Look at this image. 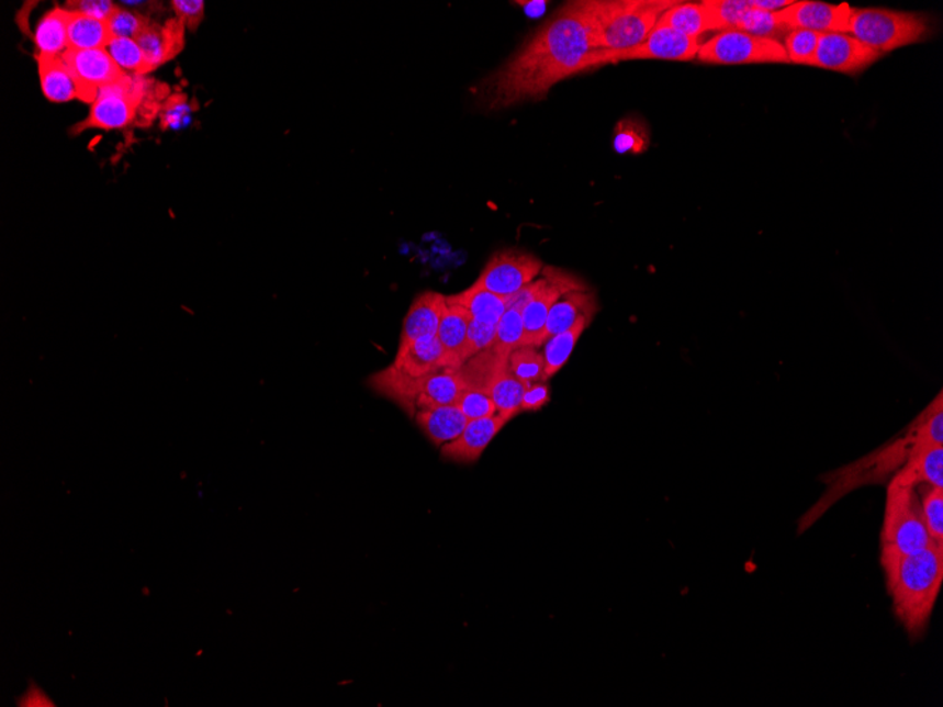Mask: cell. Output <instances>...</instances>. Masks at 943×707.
<instances>
[{
  "instance_id": "obj_1",
  "label": "cell",
  "mask_w": 943,
  "mask_h": 707,
  "mask_svg": "<svg viewBox=\"0 0 943 707\" xmlns=\"http://www.w3.org/2000/svg\"><path fill=\"white\" fill-rule=\"evenodd\" d=\"M596 52L584 4L568 3L481 83L478 96L482 106L498 111L528 99L546 98L562 79L595 68Z\"/></svg>"
},
{
  "instance_id": "obj_2",
  "label": "cell",
  "mask_w": 943,
  "mask_h": 707,
  "mask_svg": "<svg viewBox=\"0 0 943 707\" xmlns=\"http://www.w3.org/2000/svg\"><path fill=\"white\" fill-rule=\"evenodd\" d=\"M880 563L897 619L911 639H920L941 593L943 547L931 541L916 553L882 548Z\"/></svg>"
},
{
  "instance_id": "obj_3",
  "label": "cell",
  "mask_w": 943,
  "mask_h": 707,
  "mask_svg": "<svg viewBox=\"0 0 943 707\" xmlns=\"http://www.w3.org/2000/svg\"><path fill=\"white\" fill-rule=\"evenodd\" d=\"M671 0H596L582 2L594 30L597 49L625 52L643 43Z\"/></svg>"
},
{
  "instance_id": "obj_4",
  "label": "cell",
  "mask_w": 943,
  "mask_h": 707,
  "mask_svg": "<svg viewBox=\"0 0 943 707\" xmlns=\"http://www.w3.org/2000/svg\"><path fill=\"white\" fill-rule=\"evenodd\" d=\"M847 34L883 54L923 42L932 34V23L923 13L852 8Z\"/></svg>"
},
{
  "instance_id": "obj_5",
  "label": "cell",
  "mask_w": 943,
  "mask_h": 707,
  "mask_svg": "<svg viewBox=\"0 0 943 707\" xmlns=\"http://www.w3.org/2000/svg\"><path fill=\"white\" fill-rule=\"evenodd\" d=\"M923 520L920 487L890 481L880 534V547L902 553L925 550L931 543Z\"/></svg>"
},
{
  "instance_id": "obj_6",
  "label": "cell",
  "mask_w": 943,
  "mask_h": 707,
  "mask_svg": "<svg viewBox=\"0 0 943 707\" xmlns=\"http://www.w3.org/2000/svg\"><path fill=\"white\" fill-rule=\"evenodd\" d=\"M151 82L143 76L126 74L121 81L103 88L92 103L90 116L77 125L74 132L80 133L87 128L112 131L130 126L139 115Z\"/></svg>"
},
{
  "instance_id": "obj_7",
  "label": "cell",
  "mask_w": 943,
  "mask_h": 707,
  "mask_svg": "<svg viewBox=\"0 0 943 707\" xmlns=\"http://www.w3.org/2000/svg\"><path fill=\"white\" fill-rule=\"evenodd\" d=\"M696 58L700 63L718 64V66L788 63L782 42L752 36L739 30H725L718 36L700 44Z\"/></svg>"
},
{
  "instance_id": "obj_8",
  "label": "cell",
  "mask_w": 943,
  "mask_h": 707,
  "mask_svg": "<svg viewBox=\"0 0 943 707\" xmlns=\"http://www.w3.org/2000/svg\"><path fill=\"white\" fill-rule=\"evenodd\" d=\"M700 44L698 38L684 36L675 30L660 26L651 30L643 43L625 52H604L597 49L595 54V66L619 61H633V59H666V61H691L698 57Z\"/></svg>"
},
{
  "instance_id": "obj_9",
  "label": "cell",
  "mask_w": 943,
  "mask_h": 707,
  "mask_svg": "<svg viewBox=\"0 0 943 707\" xmlns=\"http://www.w3.org/2000/svg\"><path fill=\"white\" fill-rule=\"evenodd\" d=\"M542 269H545L542 261L527 251L516 249L497 251L489 259L475 284L493 294L508 296L532 283Z\"/></svg>"
},
{
  "instance_id": "obj_10",
  "label": "cell",
  "mask_w": 943,
  "mask_h": 707,
  "mask_svg": "<svg viewBox=\"0 0 943 707\" xmlns=\"http://www.w3.org/2000/svg\"><path fill=\"white\" fill-rule=\"evenodd\" d=\"M541 273L545 283L532 296L530 303L521 311L523 325H525V336H523L521 346H542V335L547 324L548 314L552 305L561 299L562 295L571 293V291H585L586 287L581 284L574 276L566 274L565 271L555 269V267H545Z\"/></svg>"
},
{
  "instance_id": "obj_11",
  "label": "cell",
  "mask_w": 943,
  "mask_h": 707,
  "mask_svg": "<svg viewBox=\"0 0 943 707\" xmlns=\"http://www.w3.org/2000/svg\"><path fill=\"white\" fill-rule=\"evenodd\" d=\"M77 83L78 99L93 103L103 88L121 81L127 72L117 66L106 49H67L61 56Z\"/></svg>"
},
{
  "instance_id": "obj_12",
  "label": "cell",
  "mask_w": 943,
  "mask_h": 707,
  "mask_svg": "<svg viewBox=\"0 0 943 707\" xmlns=\"http://www.w3.org/2000/svg\"><path fill=\"white\" fill-rule=\"evenodd\" d=\"M883 54L847 33H824L819 37L811 67L841 74H858L873 66Z\"/></svg>"
},
{
  "instance_id": "obj_13",
  "label": "cell",
  "mask_w": 943,
  "mask_h": 707,
  "mask_svg": "<svg viewBox=\"0 0 943 707\" xmlns=\"http://www.w3.org/2000/svg\"><path fill=\"white\" fill-rule=\"evenodd\" d=\"M852 7L849 3H823L812 0L793 2L774 12L775 19L788 30L802 29L817 33H847Z\"/></svg>"
},
{
  "instance_id": "obj_14",
  "label": "cell",
  "mask_w": 943,
  "mask_h": 707,
  "mask_svg": "<svg viewBox=\"0 0 943 707\" xmlns=\"http://www.w3.org/2000/svg\"><path fill=\"white\" fill-rule=\"evenodd\" d=\"M507 423L508 419L501 414L472 419L457 439L442 445V458L457 463L476 462Z\"/></svg>"
},
{
  "instance_id": "obj_15",
  "label": "cell",
  "mask_w": 943,
  "mask_h": 707,
  "mask_svg": "<svg viewBox=\"0 0 943 707\" xmlns=\"http://www.w3.org/2000/svg\"><path fill=\"white\" fill-rule=\"evenodd\" d=\"M447 305V296L436 291H424L419 294L403 321L397 352L407 349L418 339L436 336Z\"/></svg>"
},
{
  "instance_id": "obj_16",
  "label": "cell",
  "mask_w": 943,
  "mask_h": 707,
  "mask_svg": "<svg viewBox=\"0 0 943 707\" xmlns=\"http://www.w3.org/2000/svg\"><path fill=\"white\" fill-rule=\"evenodd\" d=\"M186 23L179 18L170 19L160 26L151 23L137 36L143 53L153 71L175 59L184 48Z\"/></svg>"
},
{
  "instance_id": "obj_17",
  "label": "cell",
  "mask_w": 943,
  "mask_h": 707,
  "mask_svg": "<svg viewBox=\"0 0 943 707\" xmlns=\"http://www.w3.org/2000/svg\"><path fill=\"white\" fill-rule=\"evenodd\" d=\"M891 481L906 486L943 489V445H917Z\"/></svg>"
},
{
  "instance_id": "obj_18",
  "label": "cell",
  "mask_w": 943,
  "mask_h": 707,
  "mask_svg": "<svg viewBox=\"0 0 943 707\" xmlns=\"http://www.w3.org/2000/svg\"><path fill=\"white\" fill-rule=\"evenodd\" d=\"M596 314V299L587 291H571L557 301L548 314L542 345L548 338L574 328L581 321L591 324Z\"/></svg>"
},
{
  "instance_id": "obj_19",
  "label": "cell",
  "mask_w": 943,
  "mask_h": 707,
  "mask_svg": "<svg viewBox=\"0 0 943 707\" xmlns=\"http://www.w3.org/2000/svg\"><path fill=\"white\" fill-rule=\"evenodd\" d=\"M465 389V383H463L458 369L444 368L424 375V378H418L416 383V413L419 409L453 405Z\"/></svg>"
},
{
  "instance_id": "obj_20",
  "label": "cell",
  "mask_w": 943,
  "mask_h": 707,
  "mask_svg": "<svg viewBox=\"0 0 943 707\" xmlns=\"http://www.w3.org/2000/svg\"><path fill=\"white\" fill-rule=\"evenodd\" d=\"M656 24L673 29L691 38H698L710 30H722L719 20L716 19L712 10L706 7L705 2H676L673 8L661 14Z\"/></svg>"
},
{
  "instance_id": "obj_21",
  "label": "cell",
  "mask_w": 943,
  "mask_h": 707,
  "mask_svg": "<svg viewBox=\"0 0 943 707\" xmlns=\"http://www.w3.org/2000/svg\"><path fill=\"white\" fill-rule=\"evenodd\" d=\"M416 423L426 437L437 447L452 442L465 429L469 419L465 414L453 405L444 407L419 409L414 415Z\"/></svg>"
},
{
  "instance_id": "obj_22",
  "label": "cell",
  "mask_w": 943,
  "mask_h": 707,
  "mask_svg": "<svg viewBox=\"0 0 943 707\" xmlns=\"http://www.w3.org/2000/svg\"><path fill=\"white\" fill-rule=\"evenodd\" d=\"M394 366L404 374L412 378H424L447 368L446 355L436 336L422 338L408 346L407 349L397 352Z\"/></svg>"
},
{
  "instance_id": "obj_23",
  "label": "cell",
  "mask_w": 943,
  "mask_h": 707,
  "mask_svg": "<svg viewBox=\"0 0 943 707\" xmlns=\"http://www.w3.org/2000/svg\"><path fill=\"white\" fill-rule=\"evenodd\" d=\"M472 316L465 308L459 305L448 304L444 311L441 324H439L437 338L446 355L447 368L459 369L465 350L469 323Z\"/></svg>"
},
{
  "instance_id": "obj_24",
  "label": "cell",
  "mask_w": 943,
  "mask_h": 707,
  "mask_svg": "<svg viewBox=\"0 0 943 707\" xmlns=\"http://www.w3.org/2000/svg\"><path fill=\"white\" fill-rule=\"evenodd\" d=\"M38 76L44 96L52 102H70L78 99L77 83L63 57L37 54Z\"/></svg>"
},
{
  "instance_id": "obj_25",
  "label": "cell",
  "mask_w": 943,
  "mask_h": 707,
  "mask_svg": "<svg viewBox=\"0 0 943 707\" xmlns=\"http://www.w3.org/2000/svg\"><path fill=\"white\" fill-rule=\"evenodd\" d=\"M447 304L462 306L473 319L495 325L507 310L505 296L493 294L476 284H472L462 293L447 296Z\"/></svg>"
},
{
  "instance_id": "obj_26",
  "label": "cell",
  "mask_w": 943,
  "mask_h": 707,
  "mask_svg": "<svg viewBox=\"0 0 943 707\" xmlns=\"http://www.w3.org/2000/svg\"><path fill=\"white\" fill-rule=\"evenodd\" d=\"M112 33L110 24L102 20L86 16V14L71 12L68 18V49H105L111 43Z\"/></svg>"
},
{
  "instance_id": "obj_27",
  "label": "cell",
  "mask_w": 943,
  "mask_h": 707,
  "mask_svg": "<svg viewBox=\"0 0 943 707\" xmlns=\"http://www.w3.org/2000/svg\"><path fill=\"white\" fill-rule=\"evenodd\" d=\"M68 18H70V10L57 8L41 20L34 36L37 54L61 57L67 52Z\"/></svg>"
},
{
  "instance_id": "obj_28",
  "label": "cell",
  "mask_w": 943,
  "mask_h": 707,
  "mask_svg": "<svg viewBox=\"0 0 943 707\" xmlns=\"http://www.w3.org/2000/svg\"><path fill=\"white\" fill-rule=\"evenodd\" d=\"M525 389L526 384L512 373L507 362L498 370L495 379L492 380L487 389V394L491 395L493 403H495L497 414L503 415V417H506L510 422L512 418H515L520 413Z\"/></svg>"
},
{
  "instance_id": "obj_29",
  "label": "cell",
  "mask_w": 943,
  "mask_h": 707,
  "mask_svg": "<svg viewBox=\"0 0 943 707\" xmlns=\"http://www.w3.org/2000/svg\"><path fill=\"white\" fill-rule=\"evenodd\" d=\"M507 362L508 358L498 355L491 348L485 352L472 356L458 370L467 389L482 390V392L487 393L492 380Z\"/></svg>"
},
{
  "instance_id": "obj_30",
  "label": "cell",
  "mask_w": 943,
  "mask_h": 707,
  "mask_svg": "<svg viewBox=\"0 0 943 707\" xmlns=\"http://www.w3.org/2000/svg\"><path fill=\"white\" fill-rule=\"evenodd\" d=\"M732 30L752 34V36L778 40L787 36L789 30L782 26L774 16V12L755 9L750 0H742V9L736 18Z\"/></svg>"
},
{
  "instance_id": "obj_31",
  "label": "cell",
  "mask_w": 943,
  "mask_h": 707,
  "mask_svg": "<svg viewBox=\"0 0 943 707\" xmlns=\"http://www.w3.org/2000/svg\"><path fill=\"white\" fill-rule=\"evenodd\" d=\"M590 326V323L586 321H581L577 323L574 328L570 330H565V333L557 334L551 336V338L547 339L546 348H545V360H546V378L550 379L552 375L560 372L562 368L570 359L572 350L575 349L577 340H580L581 335L585 333V329Z\"/></svg>"
},
{
  "instance_id": "obj_32",
  "label": "cell",
  "mask_w": 943,
  "mask_h": 707,
  "mask_svg": "<svg viewBox=\"0 0 943 707\" xmlns=\"http://www.w3.org/2000/svg\"><path fill=\"white\" fill-rule=\"evenodd\" d=\"M508 369L520 382L530 384L546 382L545 355L538 352L535 346H520L508 356Z\"/></svg>"
},
{
  "instance_id": "obj_33",
  "label": "cell",
  "mask_w": 943,
  "mask_h": 707,
  "mask_svg": "<svg viewBox=\"0 0 943 707\" xmlns=\"http://www.w3.org/2000/svg\"><path fill=\"white\" fill-rule=\"evenodd\" d=\"M105 49L113 58V61H115L117 66L127 74L133 72L135 76L145 77L146 74L153 71L145 53H143V49L139 44H137L136 40L123 37L112 38Z\"/></svg>"
},
{
  "instance_id": "obj_34",
  "label": "cell",
  "mask_w": 943,
  "mask_h": 707,
  "mask_svg": "<svg viewBox=\"0 0 943 707\" xmlns=\"http://www.w3.org/2000/svg\"><path fill=\"white\" fill-rule=\"evenodd\" d=\"M523 336H525V325H523L520 311L506 310L498 321L496 340L492 349L508 358L512 352L520 348Z\"/></svg>"
},
{
  "instance_id": "obj_35",
  "label": "cell",
  "mask_w": 943,
  "mask_h": 707,
  "mask_svg": "<svg viewBox=\"0 0 943 707\" xmlns=\"http://www.w3.org/2000/svg\"><path fill=\"white\" fill-rule=\"evenodd\" d=\"M821 33L811 30L795 29L784 37V48L787 53L788 63L799 66H811L817 53Z\"/></svg>"
},
{
  "instance_id": "obj_36",
  "label": "cell",
  "mask_w": 943,
  "mask_h": 707,
  "mask_svg": "<svg viewBox=\"0 0 943 707\" xmlns=\"http://www.w3.org/2000/svg\"><path fill=\"white\" fill-rule=\"evenodd\" d=\"M921 506L931 540L943 547V489L925 487L921 492Z\"/></svg>"
},
{
  "instance_id": "obj_37",
  "label": "cell",
  "mask_w": 943,
  "mask_h": 707,
  "mask_svg": "<svg viewBox=\"0 0 943 707\" xmlns=\"http://www.w3.org/2000/svg\"><path fill=\"white\" fill-rule=\"evenodd\" d=\"M456 405L463 414H465L469 422H472V419L492 417V415L497 414L496 405L493 403L491 395L486 392H482V390H463L461 395H459Z\"/></svg>"
},
{
  "instance_id": "obj_38",
  "label": "cell",
  "mask_w": 943,
  "mask_h": 707,
  "mask_svg": "<svg viewBox=\"0 0 943 707\" xmlns=\"http://www.w3.org/2000/svg\"><path fill=\"white\" fill-rule=\"evenodd\" d=\"M497 335V325L482 323V321L471 319L469 323L465 350H463V360L471 359L472 356L485 352L495 344Z\"/></svg>"
},
{
  "instance_id": "obj_39",
  "label": "cell",
  "mask_w": 943,
  "mask_h": 707,
  "mask_svg": "<svg viewBox=\"0 0 943 707\" xmlns=\"http://www.w3.org/2000/svg\"><path fill=\"white\" fill-rule=\"evenodd\" d=\"M110 30L112 37H123L136 40L137 36L150 24V20L139 14L127 12V10L117 8L116 12L110 19Z\"/></svg>"
},
{
  "instance_id": "obj_40",
  "label": "cell",
  "mask_w": 943,
  "mask_h": 707,
  "mask_svg": "<svg viewBox=\"0 0 943 707\" xmlns=\"http://www.w3.org/2000/svg\"><path fill=\"white\" fill-rule=\"evenodd\" d=\"M67 7L71 12L82 13L86 16L102 20V22H110L113 13L120 8L113 2H106V0H78V2H67Z\"/></svg>"
},
{
  "instance_id": "obj_41",
  "label": "cell",
  "mask_w": 943,
  "mask_h": 707,
  "mask_svg": "<svg viewBox=\"0 0 943 707\" xmlns=\"http://www.w3.org/2000/svg\"><path fill=\"white\" fill-rule=\"evenodd\" d=\"M189 101H187L184 93L172 96L169 101L166 102L165 109H162L161 127L167 128L181 126L182 122H184L187 116H189Z\"/></svg>"
},
{
  "instance_id": "obj_42",
  "label": "cell",
  "mask_w": 943,
  "mask_h": 707,
  "mask_svg": "<svg viewBox=\"0 0 943 707\" xmlns=\"http://www.w3.org/2000/svg\"><path fill=\"white\" fill-rule=\"evenodd\" d=\"M177 18L186 23V27L195 30L204 19L205 2L202 0H175L171 2Z\"/></svg>"
},
{
  "instance_id": "obj_43",
  "label": "cell",
  "mask_w": 943,
  "mask_h": 707,
  "mask_svg": "<svg viewBox=\"0 0 943 707\" xmlns=\"http://www.w3.org/2000/svg\"><path fill=\"white\" fill-rule=\"evenodd\" d=\"M550 388H548L545 382L526 384L525 394H523L520 405V413L538 412V409H541L546 404L550 403Z\"/></svg>"
},
{
  "instance_id": "obj_44",
  "label": "cell",
  "mask_w": 943,
  "mask_h": 707,
  "mask_svg": "<svg viewBox=\"0 0 943 707\" xmlns=\"http://www.w3.org/2000/svg\"><path fill=\"white\" fill-rule=\"evenodd\" d=\"M647 137L643 136V131H639V127H635L633 123H630L629 126L621 128L620 133H617L615 146L616 150L620 153L625 152H635L640 153L644 150L647 145Z\"/></svg>"
}]
</instances>
